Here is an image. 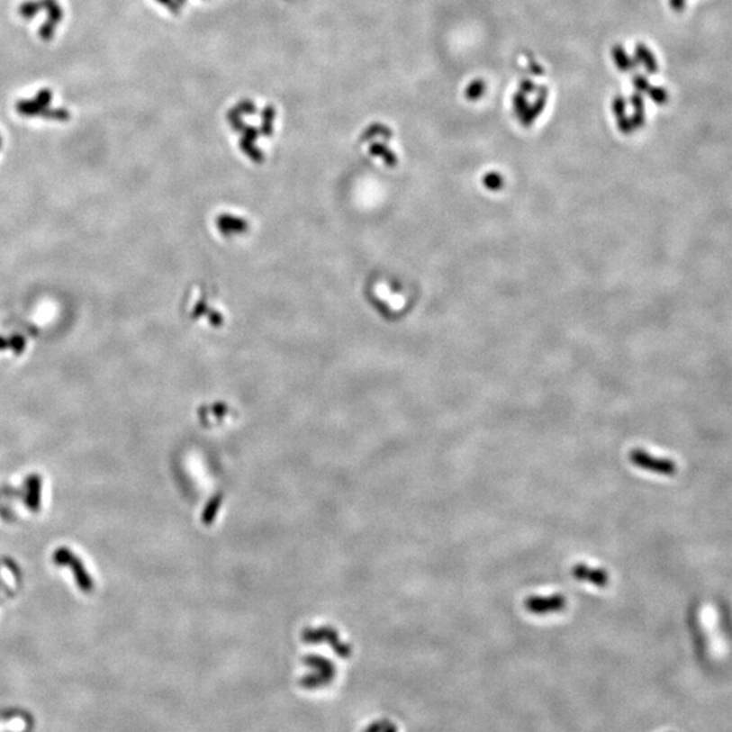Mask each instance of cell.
<instances>
[{
	"instance_id": "3",
	"label": "cell",
	"mask_w": 732,
	"mask_h": 732,
	"mask_svg": "<svg viewBox=\"0 0 732 732\" xmlns=\"http://www.w3.org/2000/svg\"><path fill=\"white\" fill-rule=\"evenodd\" d=\"M55 562L58 563V565H72V567L75 568L77 584H79L82 589H85L86 592H90L91 587H93V582H91L90 576L86 574L83 565H80L79 560H77L71 552L67 551L66 548L59 549L55 554Z\"/></svg>"
},
{
	"instance_id": "10",
	"label": "cell",
	"mask_w": 732,
	"mask_h": 732,
	"mask_svg": "<svg viewBox=\"0 0 732 732\" xmlns=\"http://www.w3.org/2000/svg\"><path fill=\"white\" fill-rule=\"evenodd\" d=\"M32 497L29 500V506H31L33 511H37L40 509V479L37 480V477H32Z\"/></svg>"
},
{
	"instance_id": "6",
	"label": "cell",
	"mask_w": 732,
	"mask_h": 732,
	"mask_svg": "<svg viewBox=\"0 0 732 732\" xmlns=\"http://www.w3.org/2000/svg\"><path fill=\"white\" fill-rule=\"evenodd\" d=\"M391 136H393V131L390 128L383 124H374L362 133L361 140L368 141L375 138L391 139Z\"/></svg>"
},
{
	"instance_id": "9",
	"label": "cell",
	"mask_w": 732,
	"mask_h": 732,
	"mask_svg": "<svg viewBox=\"0 0 732 732\" xmlns=\"http://www.w3.org/2000/svg\"><path fill=\"white\" fill-rule=\"evenodd\" d=\"M276 118V110L273 106L265 107L262 113V133L270 136L273 133V121Z\"/></svg>"
},
{
	"instance_id": "11",
	"label": "cell",
	"mask_w": 732,
	"mask_h": 732,
	"mask_svg": "<svg viewBox=\"0 0 732 732\" xmlns=\"http://www.w3.org/2000/svg\"><path fill=\"white\" fill-rule=\"evenodd\" d=\"M181 2H184V0H179V4H181Z\"/></svg>"
},
{
	"instance_id": "7",
	"label": "cell",
	"mask_w": 732,
	"mask_h": 732,
	"mask_svg": "<svg viewBox=\"0 0 732 732\" xmlns=\"http://www.w3.org/2000/svg\"><path fill=\"white\" fill-rule=\"evenodd\" d=\"M369 152L375 157H382V159L387 163L388 166H395L398 163V159H396L395 154H393L391 149H388L384 144L382 143H375L369 147Z\"/></svg>"
},
{
	"instance_id": "4",
	"label": "cell",
	"mask_w": 732,
	"mask_h": 732,
	"mask_svg": "<svg viewBox=\"0 0 732 732\" xmlns=\"http://www.w3.org/2000/svg\"><path fill=\"white\" fill-rule=\"evenodd\" d=\"M573 575L578 581L589 582L598 587H605L609 582V575L605 570L590 567L587 565H576L573 568Z\"/></svg>"
},
{
	"instance_id": "8",
	"label": "cell",
	"mask_w": 732,
	"mask_h": 732,
	"mask_svg": "<svg viewBox=\"0 0 732 732\" xmlns=\"http://www.w3.org/2000/svg\"><path fill=\"white\" fill-rule=\"evenodd\" d=\"M257 112V106L251 101H241L236 104L233 109L228 113V120L230 118H239L243 114H254Z\"/></svg>"
},
{
	"instance_id": "2",
	"label": "cell",
	"mask_w": 732,
	"mask_h": 732,
	"mask_svg": "<svg viewBox=\"0 0 732 732\" xmlns=\"http://www.w3.org/2000/svg\"><path fill=\"white\" fill-rule=\"evenodd\" d=\"M565 602L567 601H565V595L562 594L548 595V597L533 595V597H529L525 601V608L533 615H547V613L563 610Z\"/></svg>"
},
{
	"instance_id": "5",
	"label": "cell",
	"mask_w": 732,
	"mask_h": 732,
	"mask_svg": "<svg viewBox=\"0 0 732 732\" xmlns=\"http://www.w3.org/2000/svg\"><path fill=\"white\" fill-rule=\"evenodd\" d=\"M241 133H243V138H241L240 140L241 151L248 155L251 160L262 162V160H264V155H262V152L256 147V140L257 138H258L259 131L246 125V127L241 130Z\"/></svg>"
},
{
	"instance_id": "1",
	"label": "cell",
	"mask_w": 732,
	"mask_h": 732,
	"mask_svg": "<svg viewBox=\"0 0 732 732\" xmlns=\"http://www.w3.org/2000/svg\"><path fill=\"white\" fill-rule=\"evenodd\" d=\"M629 460L639 468L654 472V474L672 476L677 471V465H675L672 458L655 457V456L650 455V453L643 449L632 450L629 453Z\"/></svg>"
}]
</instances>
